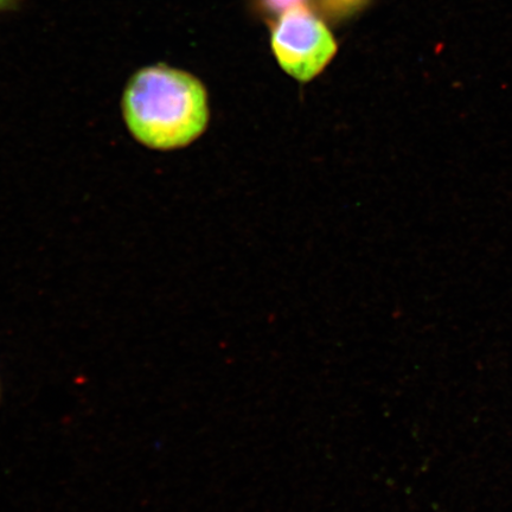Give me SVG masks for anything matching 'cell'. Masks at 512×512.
<instances>
[{"instance_id": "obj_1", "label": "cell", "mask_w": 512, "mask_h": 512, "mask_svg": "<svg viewBox=\"0 0 512 512\" xmlns=\"http://www.w3.org/2000/svg\"><path fill=\"white\" fill-rule=\"evenodd\" d=\"M121 110L127 130L156 151L184 149L206 133L210 120L206 86L184 70L158 63L128 80Z\"/></svg>"}, {"instance_id": "obj_2", "label": "cell", "mask_w": 512, "mask_h": 512, "mask_svg": "<svg viewBox=\"0 0 512 512\" xmlns=\"http://www.w3.org/2000/svg\"><path fill=\"white\" fill-rule=\"evenodd\" d=\"M271 46L281 69L299 82L316 79L338 50L330 29L302 3L292 4L280 16Z\"/></svg>"}, {"instance_id": "obj_3", "label": "cell", "mask_w": 512, "mask_h": 512, "mask_svg": "<svg viewBox=\"0 0 512 512\" xmlns=\"http://www.w3.org/2000/svg\"><path fill=\"white\" fill-rule=\"evenodd\" d=\"M21 0H0V12L14 10Z\"/></svg>"}, {"instance_id": "obj_4", "label": "cell", "mask_w": 512, "mask_h": 512, "mask_svg": "<svg viewBox=\"0 0 512 512\" xmlns=\"http://www.w3.org/2000/svg\"><path fill=\"white\" fill-rule=\"evenodd\" d=\"M349 2H351V3H360L361 0H349Z\"/></svg>"}]
</instances>
